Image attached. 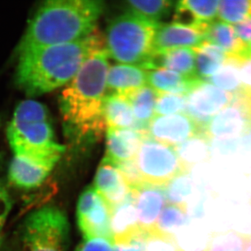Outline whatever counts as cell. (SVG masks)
<instances>
[{"instance_id":"cell-1","label":"cell","mask_w":251,"mask_h":251,"mask_svg":"<svg viewBox=\"0 0 251 251\" xmlns=\"http://www.w3.org/2000/svg\"><path fill=\"white\" fill-rule=\"evenodd\" d=\"M108 57L107 49L91 55L59 97L64 131L77 146L97 142L107 130L102 106L107 95Z\"/></svg>"},{"instance_id":"cell-6","label":"cell","mask_w":251,"mask_h":251,"mask_svg":"<svg viewBox=\"0 0 251 251\" xmlns=\"http://www.w3.org/2000/svg\"><path fill=\"white\" fill-rule=\"evenodd\" d=\"M7 140L14 155L56 164L65 147L55 140L50 121H16L7 129Z\"/></svg>"},{"instance_id":"cell-34","label":"cell","mask_w":251,"mask_h":251,"mask_svg":"<svg viewBox=\"0 0 251 251\" xmlns=\"http://www.w3.org/2000/svg\"><path fill=\"white\" fill-rule=\"evenodd\" d=\"M186 96L174 94H163L159 95L157 100L154 115L163 116V115H174L180 114V112L185 113L186 111Z\"/></svg>"},{"instance_id":"cell-40","label":"cell","mask_w":251,"mask_h":251,"mask_svg":"<svg viewBox=\"0 0 251 251\" xmlns=\"http://www.w3.org/2000/svg\"><path fill=\"white\" fill-rule=\"evenodd\" d=\"M233 27L237 37L246 45L249 46L251 43V17L235 25V26Z\"/></svg>"},{"instance_id":"cell-4","label":"cell","mask_w":251,"mask_h":251,"mask_svg":"<svg viewBox=\"0 0 251 251\" xmlns=\"http://www.w3.org/2000/svg\"><path fill=\"white\" fill-rule=\"evenodd\" d=\"M158 26L128 12L114 18L107 27L105 40L108 56L122 64L142 67L154 50Z\"/></svg>"},{"instance_id":"cell-25","label":"cell","mask_w":251,"mask_h":251,"mask_svg":"<svg viewBox=\"0 0 251 251\" xmlns=\"http://www.w3.org/2000/svg\"><path fill=\"white\" fill-rule=\"evenodd\" d=\"M192 50L196 59L197 74L202 81L215 75L227 58V54L218 46L206 41Z\"/></svg>"},{"instance_id":"cell-2","label":"cell","mask_w":251,"mask_h":251,"mask_svg":"<svg viewBox=\"0 0 251 251\" xmlns=\"http://www.w3.org/2000/svg\"><path fill=\"white\" fill-rule=\"evenodd\" d=\"M104 49L97 28L81 40L24 53L17 56L16 84L28 96L51 92L68 85L91 55Z\"/></svg>"},{"instance_id":"cell-41","label":"cell","mask_w":251,"mask_h":251,"mask_svg":"<svg viewBox=\"0 0 251 251\" xmlns=\"http://www.w3.org/2000/svg\"><path fill=\"white\" fill-rule=\"evenodd\" d=\"M246 251H251V240H250L249 244H248V246H247Z\"/></svg>"},{"instance_id":"cell-39","label":"cell","mask_w":251,"mask_h":251,"mask_svg":"<svg viewBox=\"0 0 251 251\" xmlns=\"http://www.w3.org/2000/svg\"><path fill=\"white\" fill-rule=\"evenodd\" d=\"M144 237H137L121 243H112V251H145Z\"/></svg>"},{"instance_id":"cell-5","label":"cell","mask_w":251,"mask_h":251,"mask_svg":"<svg viewBox=\"0 0 251 251\" xmlns=\"http://www.w3.org/2000/svg\"><path fill=\"white\" fill-rule=\"evenodd\" d=\"M69 231V220L62 209L54 205L36 209L22 225V251H67Z\"/></svg>"},{"instance_id":"cell-44","label":"cell","mask_w":251,"mask_h":251,"mask_svg":"<svg viewBox=\"0 0 251 251\" xmlns=\"http://www.w3.org/2000/svg\"><path fill=\"white\" fill-rule=\"evenodd\" d=\"M0 244H1V235H0Z\"/></svg>"},{"instance_id":"cell-18","label":"cell","mask_w":251,"mask_h":251,"mask_svg":"<svg viewBox=\"0 0 251 251\" xmlns=\"http://www.w3.org/2000/svg\"><path fill=\"white\" fill-rule=\"evenodd\" d=\"M106 131L105 159L115 164L135 159L143 138L141 133L133 128H107Z\"/></svg>"},{"instance_id":"cell-14","label":"cell","mask_w":251,"mask_h":251,"mask_svg":"<svg viewBox=\"0 0 251 251\" xmlns=\"http://www.w3.org/2000/svg\"><path fill=\"white\" fill-rule=\"evenodd\" d=\"M55 166L50 162L14 155L8 168V180L13 186L22 190L35 189L43 185Z\"/></svg>"},{"instance_id":"cell-13","label":"cell","mask_w":251,"mask_h":251,"mask_svg":"<svg viewBox=\"0 0 251 251\" xmlns=\"http://www.w3.org/2000/svg\"><path fill=\"white\" fill-rule=\"evenodd\" d=\"M138 213V223L144 234L157 227L166 197L164 187L143 185L130 190Z\"/></svg>"},{"instance_id":"cell-26","label":"cell","mask_w":251,"mask_h":251,"mask_svg":"<svg viewBox=\"0 0 251 251\" xmlns=\"http://www.w3.org/2000/svg\"><path fill=\"white\" fill-rule=\"evenodd\" d=\"M126 12L147 22L161 25V21L174 9L176 2L169 0H133L126 2Z\"/></svg>"},{"instance_id":"cell-16","label":"cell","mask_w":251,"mask_h":251,"mask_svg":"<svg viewBox=\"0 0 251 251\" xmlns=\"http://www.w3.org/2000/svg\"><path fill=\"white\" fill-rule=\"evenodd\" d=\"M142 68L147 71L157 69H168L186 77H199L197 74L195 54L190 48L154 50Z\"/></svg>"},{"instance_id":"cell-38","label":"cell","mask_w":251,"mask_h":251,"mask_svg":"<svg viewBox=\"0 0 251 251\" xmlns=\"http://www.w3.org/2000/svg\"><path fill=\"white\" fill-rule=\"evenodd\" d=\"M12 199L9 193L4 185L0 183V235L12 210Z\"/></svg>"},{"instance_id":"cell-10","label":"cell","mask_w":251,"mask_h":251,"mask_svg":"<svg viewBox=\"0 0 251 251\" xmlns=\"http://www.w3.org/2000/svg\"><path fill=\"white\" fill-rule=\"evenodd\" d=\"M251 130V114L242 97L236 95L228 106L214 116L206 126L204 134L210 140H230Z\"/></svg>"},{"instance_id":"cell-37","label":"cell","mask_w":251,"mask_h":251,"mask_svg":"<svg viewBox=\"0 0 251 251\" xmlns=\"http://www.w3.org/2000/svg\"><path fill=\"white\" fill-rule=\"evenodd\" d=\"M112 242L104 238L83 240L75 251H112Z\"/></svg>"},{"instance_id":"cell-32","label":"cell","mask_w":251,"mask_h":251,"mask_svg":"<svg viewBox=\"0 0 251 251\" xmlns=\"http://www.w3.org/2000/svg\"><path fill=\"white\" fill-rule=\"evenodd\" d=\"M144 241L145 251H183L174 234L163 232L158 227L146 233Z\"/></svg>"},{"instance_id":"cell-8","label":"cell","mask_w":251,"mask_h":251,"mask_svg":"<svg viewBox=\"0 0 251 251\" xmlns=\"http://www.w3.org/2000/svg\"><path fill=\"white\" fill-rule=\"evenodd\" d=\"M112 210L93 185L79 197L76 205V223L84 240L104 238L112 242Z\"/></svg>"},{"instance_id":"cell-27","label":"cell","mask_w":251,"mask_h":251,"mask_svg":"<svg viewBox=\"0 0 251 251\" xmlns=\"http://www.w3.org/2000/svg\"><path fill=\"white\" fill-rule=\"evenodd\" d=\"M173 148L188 171L193 165L208 159L211 154L209 139L204 133H199Z\"/></svg>"},{"instance_id":"cell-20","label":"cell","mask_w":251,"mask_h":251,"mask_svg":"<svg viewBox=\"0 0 251 251\" xmlns=\"http://www.w3.org/2000/svg\"><path fill=\"white\" fill-rule=\"evenodd\" d=\"M147 82V71L142 67L116 64L110 67L107 74V94H118L128 97Z\"/></svg>"},{"instance_id":"cell-33","label":"cell","mask_w":251,"mask_h":251,"mask_svg":"<svg viewBox=\"0 0 251 251\" xmlns=\"http://www.w3.org/2000/svg\"><path fill=\"white\" fill-rule=\"evenodd\" d=\"M12 120L16 121H48L49 116L47 107L41 102L34 100H25L17 106Z\"/></svg>"},{"instance_id":"cell-35","label":"cell","mask_w":251,"mask_h":251,"mask_svg":"<svg viewBox=\"0 0 251 251\" xmlns=\"http://www.w3.org/2000/svg\"><path fill=\"white\" fill-rule=\"evenodd\" d=\"M240 79L242 84V93L240 95L251 105V55L240 58Z\"/></svg>"},{"instance_id":"cell-9","label":"cell","mask_w":251,"mask_h":251,"mask_svg":"<svg viewBox=\"0 0 251 251\" xmlns=\"http://www.w3.org/2000/svg\"><path fill=\"white\" fill-rule=\"evenodd\" d=\"M234 95L201 81L186 96V111L195 121L201 133L214 116L232 102Z\"/></svg>"},{"instance_id":"cell-24","label":"cell","mask_w":251,"mask_h":251,"mask_svg":"<svg viewBox=\"0 0 251 251\" xmlns=\"http://www.w3.org/2000/svg\"><path fill=\"white\" fill-rule=\"evenodd\" d=\"M159 95L150 86H143L128 95L136 124L133 129L143 137L147 135L150 122L154 118V109Z\"/></svg>"},{"instance_id":"cell-17","label":"cell","mask_w":251,"mask_h":251,"mask_svg":"<svg viewBox=\"0 0 251 251\" xmlns=\"http://www.w3.org/2000/svg\"><path fill=\"white\" fill-rule=\"evenodd\" d=\"M111 229L113 244L145 237L138 223L137 209L131 192L121 204L112 209Z\"/></svg>"},{"instance_id":"cell-19","label":"cell","mask_w":251,"mask_h":251,"mask_svg":"<svg viewBox=\"0 0 251 251\" xmlns=\"http://www.w3.org/2000/svg\"><path fill=\"white\" fill-rule=\"evenodd\" d=\"M218 0H183L176 2L173 22L187 26L211 24L218 15Z\"/></svg>"},{"instance_id":"cell-23","label":"cell","mask_w":251,"mask_h":251,"mask_svg":"<svg viewBox=\"0 0 251 251\" xmlns=\"http://www.w3.org/2000/svg\"><path fill=\"white\" fill-rule=\"evenodd\" d=\"M102 112L107 128H133L135 126L130 101L125 95L107 94Z\"/></svg>"},{"instance_id":"cell-43","label":"cell","mask_w":251,"mask_h":251,"mask_svg":"<svg viewBox=\"0 0 251 251\" xmlns=\"http://www.w3.org/2000/svg\"><path fill=\"white\" fill-rule=\"evenodd\" d=\"M0 123H1V121H0ZM1 162H2V157L0 155V164H1Z\"/></svg>"},{"instance_id":"cell-3","label":"cell","mask_w":251,"mask_h":251,"mask_svg":"<svg viewBox=\"0 0 251 251\" xmlns=\"http://www.w3.org/2000/svg\"><path fill=\"white\" fill-rule=\"evenodd\" d=\"M104 9L100 0H50L36 11L17 47V56L90 35Z\"/></svg>"},{"instance_id":"cell-22","label":"cell","mask_w":251,"mask_h":251,"mask_svg":"<svg viewBox=\"0 0 251 251\" xmlns=\"http://www.w3.org/2000/svg\"><path fill=\"white\" fill-rule=\"evenodd\" d=\"M205 41L218 46L227 56L242 58L249 54L248 46L237 37L234 27L221 21H215L209 25Z\"/></svg>"},{"instance_id":"cell-30","label":"cell","mask_w":251,"mask_h":251,"mask_svg":"<svg viewBox=\"0 0 251 251\" xmlns=\"http://www.w3.org/2000/svg\"><path fill=\"white\" fill-rule=\"evenodd\" d=\"M195 185L188 173H183L171 180L164 187L168 204L188 208V201L192 197Z\"/></svg>"},{"instance_id":"cell-42","label":"cell","mask_w":251,"mask_h":251,"mask_svg":"<svg viewBox=\"0 0 251 251\" xmlns=\"http://www.w3.org/2000/svg\"><path fill=\"white\" fill-rule=\"evenodd\" d=\"M248 52H249V55H251V43L248 46Z\"/></svg>"},{"instance_id":"cell-21","label":"cell","mask_w":251,"mask_h":251,"mask_svg":"<svg viewBox=\"0 0 251 251\" xmlns=\"http://www.w3.org/2000/svg\"><path fill=\"white\" fill-rule=\"evenodd\" d=\"M201 81H203L199 77H186L168 69H157L147 71V83L158 95L174 94L187 96Z\"/></svg>"},{"instance_id":"cell-11","label":"cell","mask_w":251,"mask_h":251,"mask_svg":"<svg viewBox=\"0 0 251 251\" xmlns=\"http://www.w3.org/2000/svg\"><path fill=\"white\" fill-rule=\"evenodd\" d=\"M199 133H202L201 129L185 113L154 116L147 129L150 138L171 147H177Z\"/></svg>"},{"instance_id":"cell-15","label":"cell","mask_w":251,"mask_h":251,"mask_svg":"<svg viewBox=\"0 0 251 251\" xmlns=\"http://www.w3.org/2000/svg\"><path fill=\"white\" fill-rule=\"evenodd\" d=\"M112 210L121 204L130 192V188L116 164L103 158L98 168L94 185Z\"/></svg>"},{"instance_id":"cell-12","label":"cell","mask_w":251,"mask_h":251,"mask_svg":"<svg viewBox=\"0 0 251 251\" xmlns=\"http://www.w3.org/2000/svg\"><path fill=\"white\" fill-rule=\"evenodd\" d=\"M209 25L199 26H187L176 23L159 25L154 34V50H173L200 45L205 42Z\"/></svg>"},{"instance_id":"cell-29","label":"cell","mask_w":251,"mask_h":251,"mask_svg":"<svg viewBox=\"0 0 251 251\" xmlns=\"http://www.w3.org/2000/svg\"><path fill=\"white\" fill-rule=\"evenodd\" d=\"M251 234L230 229L214 232L209 238L204 251H246Z\"/></svg>"},{"instance_id":"cell-7","label":"cell","mask_w":251,"mask_h":251,"mask_svg":"<svg viewBox=\"0 0 251 251\" xmlns=\"http://www.w3.org/2000/svg\"><path fill=\"white\" fill-rule=\"evenodd\" d=\"M143 184L165 187L171 180L189 171L173 147L145 136L134 159Z\"/></svg>"},{"instance_id":"cell-31","label":"cell","mask_w":251,"mask_h":251,"mask_svg":"<svg viewBox=\"0 0 251 251\" xmlns=\"http://www.w3.org/2000/svg\"><path fill=\"white\" fill-rule=\"evenodd\" d=\"M187 221V208L168 204L163 209L158 219L157 227L163 232L173 234V231L184 226Z\"/></svg>"},{"instance_id":"cell-28","label":"cell","mask_w":251,"mask_h":251,"mask_svg":"<svg viewBox=\"0 0 251 251\" xmlns=\"http://www.w3.org/2000/svg\"><path fill=\"white\" fill-rule=\"evenodd\" d=\"M207 81L225 92L229 93L234 96L240 95L242 93L240 58L227 56L223 66Z\"/></svg>"},{"instance_id":"cell-36","label":"cell","mask_w":251,"mask_h":251,"mask_svg":"<svg viewBox=\"0 0 251 251\" xmlns=\"http://www.w3.org/2000/svg\"><path fill=\"white\" fill-rule=\"evenodd\" d=\"M116 165L118 167L119 170L123 176L124 179L127 183L128 187L130 188V190L143 185L142 177L140 176L138 168L136 166L134 159L130 160V161L116 164Z\"/></svg>"}]
</instances>
